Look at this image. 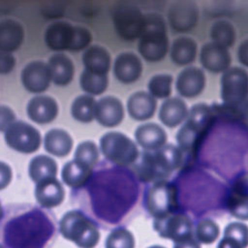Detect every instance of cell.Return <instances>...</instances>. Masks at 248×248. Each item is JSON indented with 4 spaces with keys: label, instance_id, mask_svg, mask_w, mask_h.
<instances>
[{
    "label": "cell",
    "instance_id": "5bb4252c",
    "mask_svg": "<svg viewBox=\"0 0 248 248\" xmlns=\"http://www.w3.org/2000/svg\"><path fill=\"white\" fill-rule=\"evenodd\" d=\"M204 86V72L196 66H190L182 70L178 74L175 83L177 92L186 98H192L200 95Z\"/></svg>",
    "mask_w": 248,
    "mask_h": 248
},
{
    "label": "cell",
    "instance_id": "9c48e42d",
    "mask_svg": "<svg viewBox=\"0 0 248 248\" xmlns=\"http://www.w3.org/2000/svg\"><path fill=\"white\" fill-rule=\"evenodd\" d=\"M227 207L232 216L248 220V173L238 174L232 182L227 196Z\"/></svg>",
    "mask_w": 248,
    "mask_h": 248
},
{
    "label": "cell",
    "instance_id": "7a4b0ae2",
    "mask_svg": "<svg viewBox=\"0 0 248 248\" xmlns=\"http://www.w3.org/2000/svg\"><path fill=\"white\" fill-rule=\"evenodd\" d=\"M59 225L62 235L79 247L90 248L99 241L100 233L96 225L80 211L72 210L65 213Z\"/></svg>",
    "mask_w": 248,
    "mask_h": 248
},
{
    "label": "cell",
    "instance_id": "836d02e7",
    "mask_svg": "<svg viewBox=\"0 0 248 248\" xmlns=\"http://www.w3.org/2000/svg\"><path fill=\"white\" fill-rule=\"evenodd\" d=\"M210 36L213 42L230 47L235 41V31L233 26L227 20H218L211 26Z\"/></svg>",
    "mask_w": 248,
    "mask_h": 248
},
{
    "label": "cell",
    "instance_id": "6da1fadb",
    "mask_svg": "<svg viewBox=\"0 0 248 248\" xmlns=\"http://www.w3.org/2000/svg\"><path fill=\"white\" fill-rule=\"evenodd\" d=\"M145 18L146 24L140 37L138 49L146 61L157 62L166 56L169 48L165 21L157 14H148Z\"/></svg>",
    "mask_w": 248,
    "mask_h": 248
},
{
    "label": "cell",
    "instance_id": "83f0119b",
    "mask_svg": "<svg viewBox=\"0 0 248 248\" xmlns=\"http://www.w3.org/2000/svg\"><path fill=\"white\" fill-rule=\"evenodd\" d=\"M213 122V112L209 106L201 103L194 105L186 118V124L202 135H205Z\"/></svg>",
    "mask_w": 248,
    "mask_h": 248
},
{
    "label": "cell",
    "instance_id": "277c9868",
    "mask_svg": "<svg viewBox=\"0 0 248 248\" xmlns=\"http://www.w3.org/2000/svg\"><path fill=\"white\" fill-rule=\"evenodd\" d=\"M103 155L112 163L130 166L139 157V149L135 142L120 132H108L100 140Z\"/></svg>",
    "mask_w": 248,
    "mask_h": 248
},
{
    "label": "cell",
    "instance_id": "d6986e66",
    "mask_svg": "<svg viewBox=\"0 0 248 248\" xmlns=\"http://www.w3.org/2000/svg\"><path fill=\"white\" fill-rule=\"evenodd\" d=\"M157 102L152 94L145 91H138L130 96L127 101L129 115L136 120H146L156 111Z\"/></svg>",
    "mask_w": 248,
    "mask_h": 248
},
{
    "label": "cell",
    "instance_id": "2e32d148",
    "mask_svg": "<svg viewBox=\"0 0 248 248\" xmlns=\"http://www.w3.org/2000/svg\"><path fill=\"white\" fill-rule=\"evenodd\" d=\"M28 117L38 123L46 124L54 120L58 113V105L56 101L46 95H38L33 97L27 104Z\"/></svg>",
    "mask_w": 248,
    "mask_h": 248
},
{
    "label": "cell",
    "instance_id": "f1b7e54d",
    "mask_svg": "<svg viewBox=\"0 0 248 248\" xmlns=\"http://www.w3.org/2000/svg\"><path fill=\"white\" fill-rule=\"evenodd\" d=\"M160 169L167 174L176 170L182 162L181 149L172 143L164 144L153 154Z\"/></svg>",
    "mask_w": 248,
    "mask_h": 248
},
{
    "label": "cell",
    "instance_id": "44dd1931",
    "mask_svg": "<svg viewBox=\"0 0 248 248\" xmlns=\"http://www.w3.org/2000/svg\"><path fill=\"white\" fill-rule=\"evenodd\" d=\"M138 143L144 149L156 150L166 144V131L156 123H145L139 126L135 132Z\"/></svg>",
    "mask_w": 248,
    "mask_h": 248
},
{
    "label": "cell",
    "instance_id": "5b68a950",
    "mask_svg": "<svg viewBox=\"0 0 248 248\" xmlns=\"http://www.w3.org/2000/svg\"><path fill=\"white\" fill-rule=\"evenodd\" d=\"M111 16L117 34L124 40L132 41L140 38L144 31L145 16L133 4L116 5L112 10Z\"/></svg>",
    "mask_w": 248,
    "mask_h": 248
},
{
    "label": "cell",
    "instance_id": "8992f818",
    "mask_svg": "<svg viewBox=\"0 0 248 248\" xmlns=\"http://www.w3.org/2000/svg\"><path fill=\"white\" fill-rule=\"evenodd\" d=\"M146 206L156 218L170 215L177 206L176 187L166 181L156 182L147 193Z\"/></svg>",
    "mask_w": 248,
    "mask_h": 248
},
{
    "label": "cell",
    "instance_id": "1f68e13d",
    "mask_svg": "<svg viewBox=\"0 0 248 248\" xmlns=\"http://www.w3.org/2000/svg\"><path fill=\"white\" fill-rule=\"evenodd\" d=\"M96 105V100L90 95L78 96L72 103L71 114L76 120L88 123L95 118Z\"/></svg>",
    "mask_w": 248,
    "mask_h": 248
},
{
    "label": "cell",
    "instance_id": "d4e9b609",
    "mask_svg": "<svg viewBox=\"0 0 248 248\" xmlns=\"http://www.w3.org/2000/svg\"><path fill=\"white\" fill-rule=\"evenodd\" d=\"M72 137L62 129H51L45 135V149L57 157L67 156L73 147Z\"/></svg>",
    "mask_w": 248,
    "mask_h": 248
},
{
    "label": "cell",
    "instance_id": "e575fe53",
    "mask_svg": "<svg viewBox=\"0 0 248 248\" xmlns=\"http://www.w3.org/2000/svg\"><path fill=\"white\" fill-rule=\"evenodd\" d=\"M203 135L192 129L186 123L180 128L176 135V140L179 144V147L191 154H195L198 149L199 144L201 143Z\"/></svg>",
    "mask_w": 248,
    "mask_h": 248
},
{
    "label": "cell",
    "instance_id": "60d3db41",
    "mask_svg": "<svg viewBox=\"0 0 248 248\" xmlns=\"http://www.w3.org/2000/svg\"><path fill=\"white\" fill-rule=\"evenodd\" d=\"M16 65V59L14 55L9 51L1 50L0 55V71L2 75L10 73Z\"/></svg>",
    "mask_w": 248,
    "mask_h": 248
},
{
    "label": "cell",
    "instance_id": "d590c367",
    "mask_svg": "<svg viewBox=\"0 0 248 248\" xmlns=\"http://www.w3.org/2000/svg\"><path fill=\"white\" fill-rule=\"evenodd\" d=\"M172 77L167 74L153 76L148 82V90L154 97L163 99L167 98L171 93Z\"/></svg>",
    "mask_w": 248,
    "mask_h": 248
},
{
    "label": "cell",
    "instance_id": "484cf974",
    "mask_svg": "<svg viewBox=\"0 0 248 248\" xmlns=\"http://www.w3.org/2000/svg\"><path fill=\"white\" fill-rule=\"evenodd\" d=\"M82 63L87 70L99 74H108L110 69V55L103 46H92L84 51Z\"/></svg>",
    "mask_w": 248,
    "mask_h": 248
},
{
    "label": "cell",
    "instance_id": "d6a6232c",
    "mask_svg": "<svg viewBox=\"0 0 248 248\" xmlns=\"http://www.w3.org/2000/svg\"><path fill=\"white\" fill-rule=\"evenodd\" d=\"M82 90L90 95H100L108 87V79L107 74H99L85 69L79 78Z\"/></svg>",
    "mask_w": 248,
    "mask_h": 248
},
{
    "label": "cell",
    "instance_id": "30bf717a",
    "mask_svg": "<svg viewBox=\"0 0 248 248\" xmlns=\"http://www.w3.org/2000/svg\"><path fill=\"white\" fill-rule=\"evenodd\" d=\"M170 27L177 32H187L197 24L199 13L196 4L190 0L174 2L168 13Z\"/></svg>",
    "mask_w": 248,
    "mask_h": 248
},
{
    "label": "cell",
    "instance_id": "8d00e7d4",
    "mask_svg": "<svg viewBox=\"0 0 248 248\" xmlns=\"http://www.w3.org/2000/svg\"><path fill=\"white\" fill-rule=\"evenodd\" d=\"M195 232L197 239L201 243L209 244L218 238L220 234V228L213 220L205 218L198 223Z\"/></svg>",
    "mask_w": 248,
    "mask_h": 248
},
{
    "label": "cell",
    "instance_id": "4dcf8cb0",
    "mask_svg": "<svg viewBox=\"0 0 248 248\" xmlns=\"http://www.w3.org/2000/svg\"><path fill=\"white\" fill-rule=\"evenodd\" d=\"M28 171L31 179L37 183L45 178L55 177L57 174V164L46 155H38L30 161Z\"/></svg>",
    "mask_w": 248,
    "mask_h": 248
},
{
    "label": "cell",
    "instance_id": "52a82bcc",
    "mask_svg": "<svg viewBox=\"0 0 248 248\" xmlns=\"http://www.w3.org/2000/svg\"><path fill=\"white\" fill-rule=\"evenodd\" d=\"M7 144L21 153H32L41 145V134L32 125L23 121H15L4 132Z\"/></svg>",
    "mask_w": 248,
    "mask_h": 248
},
{
    "label": "cell",
    "instance_id": "f546056e",
    "mask_svg": "<svg viewBox=\"0 0 248 248\" xmlns=\"http://www.w3.org/2000/svg\"><path fill=\"white\" fill-rule=\"evenodd\" d=\"M197 54V44L189 37L175 39L170 47V58L176 65H187L193 62Z\"/></svg>",
    "mask_w": 248,
    "mask_h": 248
},
{
    "label": "cell",
    "instance_id": "7402d4cb",
    "mask_svg": "<svg viewBox=\"0 0 248 248\" xmlns=\"http://www.w3.org/2000/svg\"><path fill=\"white\" fill-rule=\"evenodd\" d=\"M24 31L21 24L14 19H3L0 23V48L3 51L13 52L23 42Z\"/></svg>",
    "mask_w": 248,
    "mask_h": 248
},
{
    "label": "cell",
    "instance_id": "8fae6325",
    "mask_svg": "<svg viewBox=\"0 0 248 248\" xmlns=\"http://www.w3.org/2000/svg\"><path fill=\"white\" fill-rule=\"evenodd\" d=\"M51 73L48 64L43 61L28 63L21 72V82L26 90L32 93L46 91L50 83Z\"/></svg>",
    "mask_w": 248,
    "mask_h": 248
},
{
    "label": "cell",
    "instance_id": "7c38bea8",
    "mask_svg": "<svg viewBox=\"0 0 248 248\" xmlns=\"http://www.w3.org/2000/svg\"><path fill=\"white\" fill-rule=\"evenodd\" d=\"M200 60L202 67L207 71L211 73H221L230 68L232 57L228 47L211 42L202 46Z\"/></svg>",
    "mask_w": 248,
    "mask_h": 248
},
{
    "label": "cell",
    "instance_id": "ab89813d",
    "mask_svg": "<svg viewBox=\"0 0 248 248\" xmlns=\"http://www.w3.org/2000/svg\"><path fill=\"white\" fill-rule=\"evenodd\" d=\"M91 33L84 27L77 26L75 40L72 46V51H78L80 49L85 48L91 42Z\"/></svg>",
    "mask_w": 248,
    "mask_h": 248
},
{
    "label": "cell",
    "instance_id": "74e56055",
    "mask_svg": "<svg viewBox=\"0 0 248 248\" xmlns=\"http://www.w3.org/2000/svg\"><path fill=\"white\" fill-rule=\"evenodd\" d=\"M106 246L109 248H132L135 246V239L128 230L119 228L112 231L107 237Z\"/></svg>",
    "mask_w": 248,
    "mask_h": 248
},
{
    "label": "cell",
    "instance_id": "9a60e30c",
    "mask_svg": "<svg viewBox=\"0 0 248 248\" xmlns=\"http://www.w3.org/2000/svg\"><path fill=\"white\" fill-rule=\"evenodd\" d=\"M124 117V108L121 101L113 96L101 98L95 109V119L105 127H114L121 123Z\"/></svg>",
    "mask_w": 248,
    "mask_h": 248
},
{
    "label": "cell",
    "instance_id": "b9f144b4",
    "mask_svg": "<svg viewBox=\"0 0 248 248\" xmlns=\"http://www.w3.org/2000/svg\"><path fill=\"white\" fill-rule=\"evenodd\" d=\"M15 121H16L15 112L9 107L2 106L1 107V121H0L1 131L5 132V130Z\"/></svg>",
    "mask_w": 248,
    "mask_h": 248
},
{
    "label": "cell",
    "instance_id": "4316f807",
    "mask_svg": "<svg viewBox=\"0 0 248 248\" xmlns=\"http://www.w3.org/2000/svg\"><path fill=\"white\" fill-rule=\"evenodd\" d=\"M248 246V226L241 222H231L224 230V235L218 243L223 248H244Z\"/></svg>",
    "mask_w": 248,
    "mask_h": 248
},
{
    "label": "cell",
    "instance_id": "3957f363",
    "mask_svg": "<svg viewBox=\"0 0 248 248\" xmlns=\"http://www.w3.org/2000/svg\"><path fill=\"white\" fill-rule=\"evenodd\" d=\"M221 98L229 108L243 107L248 99V72L241 67H230L221 78Z\"/></svg>",
    "mask_w": 248,
    "mask_h": 248
},
{
    "label": "cell",
    "instance_id": "ac0fdd59",
    "mask_svg": "<svg viewBox=\"0 0 248 248\" xmlns=\"http://www.w3.org/2000/svg\"><path fill=\"white\" fill-rule=\"evenodd\" d=\"M35 197L38 202L46 208L59 205L65 198V190L55 177H48L37 182Z\"/></svg>",
    "mask_w": 248,
    "mask_h": 248
},
{
    "label": "cell",
    "instance_id": "4fadbf2b",
    "mask_svg": "<svg viewBox=\"0 0 248 248\" xmlns=\"http://www.w3.org/2000/svg\"><path fill=\"white\" fill-rule=\"evenodd\" d=\"M77 26L65 21H56L48 25L45 32L46 45L52 50H71Z\"/></svg>",
    "mask_w": 248,
    "mask_h": 248
},
{
    "label": "cell",
    "instance_id": "603a6c76",
    "mask_svg": "<svg viewBox=\"0 0 248 248\" xmlns=\"http://www.w3.org/2000/svg\"><path fill=\"white\" fill-rule=\"evenodd\" d=\"M92 175V167L74 159L67 162L61 171L64 183L72 188L82 187Z\"/></svg>",
    "mask_w": 248,
    "mask_h": 248
},
{
    "label": "cell",
    "instance_id": "e0dca14e",
    "mask_svg": "<svg viewBox=\"0 0 248 248\" xmlns=\"http://www.w3.org/2000/svg\"><path fill=\"white\" fill-rule=\"evenodd\" d=\"M141 73V61L135 53L123 52L115 58L113 74L119 81L123 83H132L140 78Z\"/></svg>",
    "mask_w": 248,
    "mask_h": 248
},
{
    "label": "cell",
    "instance_id": "ba28073f",
    "mask_svg": "<svg viewBox=\"0 0 248 248\" xmlns=\"http://www.w3.org/2000/svg\"><path fill=\"white\" fill-rule=\"evenodd\" d=\"M157 219L156 229L161 236L170 238L175 242L192 240L193 225L188 216L183 214H170Z\"/></svg>",
    "mask_w": 248,
    "mask_h": 248
},
{
    "label": "cell",
    "instance_id": "f35d334b",
    "mask_svg": "<svg viewBox=\"0 0 248 248\" xmlns=\"http://www.w3.org/2000/svg\"><path fill=\"white\" fill-rule=\"evenodd\" d=\"M99 157L97 145L90 140L80 142L75 151V159L93 168Z\"/></svg>",
    "mask_w": 248,
    "mask_h": 248
},
{
    "label": "cell",
    "instance_id": "cb8c5ba5",
    "mask_svg": "<svg viewBox=\"0 0 248 248\" xmlns=\"http://www.w3.org/2000/svg\"><path fill=\"white\" fill-rule=\"evenodd\" d=\"M51 79L58 86L69 84L74 77V64L72 60L63 53L53 54L48 60Z\"/></svg>",
    "mask_w": 248,
    "mask_h": 248
},
{
    "label": "cell",
    "instance_id": "7bdbcfd3",
    "mask_svg": "<svg viewBox=\"0 0 248 248\" xmlns=\"http://www.w3.org/2000/svg\"><path fill=\"white\" fill-rule=\"evenodd\" d=\"M0 172H1L0 187H1V189H4L11 182V179H12V169L5 162H1L0 163Z\"/></svg>",
    "mask_w": 248,
    "mask_h": 248
},
{
    "label": "cell",
    "instance_id": "ffe728a7",
    "mask_svg": "<svg viewBox=\"0 0 248 248\" xmlns=\"http://www.w3.org/2000/svg\"><path fill=\"white\" fill-rule=\"evenodd\" d=\"M186 103L177 97L168 98L163 102L159 110V118L164 125L173 128L182 123L188 116Z\"/></svg>",
    "mask_w": 248,
    "mask_h": 248
},
{
    "label": "cell",
    "instance_id": "ee69618b",
    "mask_svg": "<svg viewBox=\"0 0 248 248\" xmlns=\"http://www.w3.org/2000/svg\"><path fill=\"white\" fill-rule=\"evenodd\" d=\"M237 58L242 65L248 67V39L239 45L237 48Z\"/></svg>",
    "mask_w": 248,
    "mask_h": 248
}]
</instances>
